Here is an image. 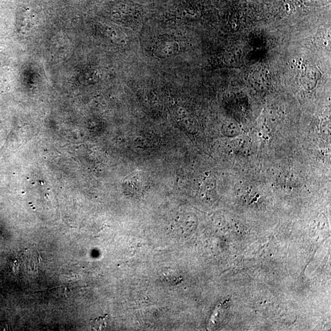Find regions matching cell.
Instances as JSON below:
<instances>
[{"instance_id": "obj_1", "label": "cell", "mask_w": 331, "mask_h": 331, "mask_svg": "<svg viewBox=\"0 0 331 331\" xmlns=\"http://www.w3.org/2000/svg\"><path fill=\"white\" fill-rule=\"evenodd\" d=\"M92 328L93 330L100 331L106 328L107 326V319L105 317L96 318L91 321Z\"/></svg>"}]
</instances>
